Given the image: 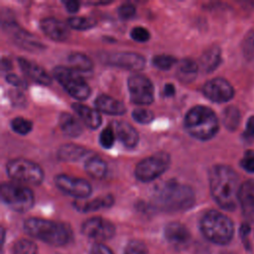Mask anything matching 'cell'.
<instances>
[{
	"label": "cell",
	"instance_id": "cell-31",
	"mask_svg": "<svg viewBox=\"0 0 254 254\" xmlns=\"http://www.w3.org/2000/svg\"><path fill=\"white\" fill-rule=\"evenodd\" d=\"M67 24L74 30L84 31L96 26V21L91 17H71L68 18Z\"/></svg>",
	"mask_w": 254,
	"mask_h": 254
},
{
	"label": "cell",
	"instance_id": "cell-27",
	"mask_svg": "<svg viewBox=\"0 0 254 254\" xmlns=\"http://www.w3.org/2000/svg\"><path fill=\"white\" fill-rule=\"evenodd\" d=\"M86 173L93 179H103L107 172V164L100 157H89L84 164Z\"/></svg>",
	"mask_w": 254,
	"mask_h": 254
},
{
	"label": "cell",
	"instance_id": "cell-5",
	"mask_svg": "<svg viewBox=\"0 0 254 254\" xmlns=\"http://www.w3.org/2000/svg\"><path fill=\"white\" fill-rule=\"evenodd\" d=\"M200 229L208 240L216 244L228 243L234 230L231 219L217 210H209L202 216Z\"/></svg>",
	"mask_w": 254,
	"mask_h": 254
},
{
	"label": "cell",
	"instance_id": "cell-20",
	"mask_svg": "<svg viewBox=\"0 0 254 254\" xmlns=\"http://www.w3.org/2000/svg\"><path fill=\"white\" fill-rule=\"evenodd\" d=\"M239 203L243 213L249 218H254V180L246 181L241 185Z\"/></svg>",
	"mask_w": 254,
	"mask_h": 254
},
{
	"label": "cell",
	"instance_id": "cell-44",
	"mask_svg": "<svg viewBox=\"0 0 254 254\" xmlns=\"http://www.w3.org/2000/svg\"><path fill=\"white\" fill-rule=\"evenodd\" d=\"M65 9L69 12V13H76L79 10V2L74 1V0H69V1H64V2Z\"/></svg>",
	"mask_w": 254,
	"mask_h": 254
},
{
	"label": "cell",
	"instance_id": "cell-23",
	"mask_svg": "<svg viewBox=\"0 0 254 254\" xmlns=\"http://www.w3.org/2000/svg\"><path fill=\"white\" fill-rule=\"evenodd\" d=\"M59 125L62 132L68 137H78L82 133V127L78 120L67 112L61 113L59 117Z\"/></svg>",
	"mask_w": 254,
	"mask_h": 254
},
{
	"label": "cell",
	"instance_id": "cell-37",
	"mask_svg": "<svg viewBox=\"0 0 254 254\" xmlns=\"http://www.w3.org/2000/svg\"><path fill=\"white\" fill-rule=\"evenodd\" d=\"M130 36L131 38L136 41V42H139V43H145V42H148L149 39H150V33L149 31L144 28V27H135L131 30L130 32Z\"/></svg>",
	"mask_w": 254,
	"mask_h": 254
},
{
	"label": "cell",
	"instance_id": "cell-42",
	"mask_svg": "<svg viewBox=\"0 0 254 254\" xmlns=\"http://www.w3.org/2000/svg\"><path fill=\"white\" fill-rule=\"evenodd\" d=\"M90 254H113V253L107 246L101 243H96L92 246Z\"/></svg>",
	"mask_w": 254,
	"mask_h": 254
},
{
	"label": "cell",
	"instance_id": "cell-25",
	"mask_svg": "<svg viewBox=\"0 0 254 254\" xmlns=\"http://www.w3.org/2000/svg\"><path fill=\"white\" fill-rule=\"evenodd\" d=\"M198 71L197 64L191 59H184L178 65L177 68V77L180 81L184 83H189L192 81Z\"/></svg>",
	"mask_w": 254,
	"mask_h": 254
},
{
	"label": "cell",
	"instance_id": "cell-35",
	"mask_svg": "<svg viewBox=\"0 0 254 254\" xmlns=\"http://www.w3.org/2000/svg\"><path fill=\"white\" fill-rule=\"evenodd\" d=\"M115 138H116V134L113 126H107L105 129L101 131L99 135V143L105 149H109L113 146L115 142Z\"/></svg>",
	"mask_w": 254,
	"mask_h": 254
},
{
	"label": "cell",
	"instance_id": "cell-18",
	"mask_svg": "<svg viewBox=\"0 0 254 254\" xmlns=\"http://www.w3.org/2000/svg\"><path fill=\"white\" fill-rule=\"evenodd\" d=\"M165 237L167 240L178 248H183L190 240L189 229L180 222H171L165 228Z\"/></svg>",
	"mask_w": 254,
	"mask_h": 254
},
{
	"label": "cell",
	"instance_id": "cell-11",
	"mask_svg": "<svg viewBox=\"0 0 254 254\" xmlns=\"http://www.w3.org/2000/svg\"><path fill=\"white\" fill-rule=\"evenodd\" d=\"M3 30L17 46L28 52L35 53L46 49V46L35 35L29 33L15 22L7 21L3 23Z\"/></svg>",
	"mask_w": 254,
	"mask_h": 254
},
{
	"label": "cell",
	"instance_id": "cell-14",
	"mask_svg": "<svg viewBox=\"0 0 254 254\" xmlns=\"http://www.w3.org/2000/svg\"><path fill=\"white\" fill-rule=\"evenodd\" d=\"M202 92L206 98L216 103L227 102L232 99L234 89L230 82L222 77H215L204 83Z\"/></svg>",
	"mask_w": 254,
	"mask_h": 254
},
{
	"label": "cell",
	"instance_id": "cell-40",
	"mask_svg": "<svg viewBox=\"0 0 254 254\" xmlns=\"http://www.w3.org/2000/svg\"><path fill=\"white\" fill-rule=\"evenodd\" d=\"M136 13V7L131 3H124L118 7V14L122 19H130Z\"/></svg>",
	"mask_w": 254,
	"mask_h": 254
},
{
	"label": "cell",
	"instance_id": "cell-1",
	"mask_svg": "<svg viewBox=\"0 0 254 254\" xmlns=\"http://www.w3.org/2000/svg\"><path fill=\"white\" fill-rule=\"evenodd\" d=\"M239 178L228 166L216 165L209 171L210 193L223 209L233 210L239 203Z\"/></svg>",
	"mask_w": 254,
	"mask_h": 254
},
{
	"label": "cell",
	"instance_id": "cell-24",
	"mask_svg": "<svg viewBox=\"0 0 254 254\" xmlns=\"http://www.w3.org/2000/svg\"><path fill=\"white\" fill-rule=\"evenodd\" d=\"M88 154V151L82 147L75 144H65L60 147L57 156L59 160L65 162H75L83 158Z\"/></svg>",
	"mask_w": 254,
	"mask_h": 254
},
{
	"label": "cell",
	"instance_id": "cell-22",
	"mask_svg": "<svg viewBox=\"0 0 254 254\" xmlns=\"http://www.w3.org/2000/svg\"><path fill=\"white\" fill-rule=\"evenodd\" d=\"M71 107L90 129H97L101 125V116L97 109H93L81 103H73Z\"/></svg>",
	"mask_w": 254,
	"mask_h": 254
},
{
	"label": "cell",
	"instance_id": "cell-34",
	"mask_svg": "<svg viewBox=\"0 0 254 254\" xmlns=\"http://www.w3.org/2000/svg\"><path fill=\"white\" fill-rule=\"evenodd\" d=\"M152 62L157 68L168 70L177 63V59L170 55H157L153 58Z\"/></svg>",
	"mask_w": 254,
	"mask_h": 254
},
{
	"label": "cell",
	"instance_id": "cell-4",
	"mask_svg": "<svg viewBox=\"0 0 254 254\" xmlns=\"http://www.w3.org/2000/svg\"><path fill=\"white\" fill-rule=\"evenodd\" d=\"M25 231L46 243L61 246L70 239V229L67 225L48 219L31 217L24 222Z\"/></svg>",
	"mask_w": 254,
	"mask_h": 254
},
{
	"label": "cell",
	"instance_id": "cell-9",
	"mask_svg": "<svg viewBox=\"0 0 254 254\" xmlns=\"http://www.w3.org/2000/svg\"><path fill=\"white\" fill-rule=\"evenodd\" d=\"M171 164V157L166 152H158L141 160L135 167V177L138 181L148 183L163 175Z\"/></svg>",
	"mask_w": 254,
	"mask_h": 254
},
{
	"label": "cell",
	"instance_id": "cell-21",
	"mask_svg": "<svg viewBox=\"0 0 254 254\" xmlns=\"http://www.w3.org/2000/svg\"><path fill=\"white\" fill-rule=\"evenodd\" d=\"M94 106L98 111L109 115H122L126 111V107L121 101L105 94H101L96 97L94 100Z\"/></svg>",
	"mask_w": 254,
	"mask_h": 254
},
{
	"label": "cell",
	"instance_id": "cell-32",
	"mask_svg": "<svg viewBox=\"0 0 254 254\" xmlns=\"http://www.w3.org/2000/svg\"><path fill=\"white\" fill-rule=\"evenodd\" d=\"M10 124L13 131L20 135H27L32 131L33 128L32 122L24 117H15L11 120Z\"/></svg>",
	"mask_w": 254,
	"mask_h": 254
},
{
	"label": "cell",
	"instance_id": "cell-8",
	"mask_svg": "<svg viewBox=\"0 0 254 254\" xmlns=\"http://www.w3.org/2000/svg\"><path fill=\"white\" fill-rule=\"evenodd\" d=\"M53 74L65 91L77 100L86 99L91 92L87 82L71 68L58 65L53 69Z\"/></svg>",
	"mask_w": 254,
	"mask_h": 254
},
{
	"label": "cell",
	"instance_id": "cell-15",
	"mask_svg": "<svg viewBox=\"0 0 254 254\" xmlns=\"http://www.w3.org/2000/svg\"><path fill=\"white\" fill-rule=\"evenodd\" d=\"M82 233L94 240L103 241L111 238L115 233L114 225L101 217H91L84 221L81 227Z\"/></svg>",
	"mask_w": 254,
	"mask_h": 254
},
{
	"label": "cell",
	"instance_id": "cell-47",
	"mask_svg": "<svg viewBox=\"0 0 254 254\" xmlns=\"http://www.w3.org/2000/svg\"><path fill=\"white\" fill-rule=\"evenodd\" d=\"M11 68H12V63H11V61L3 57L2 60H1V69H2L3 71H8V70H10Z\"/></svg>",
	"mask_w": 254,
	"mask_h": 254
},
{
	"label": "cell",
	"instance_id": "cell-45",
	"mask_svg": "<svg viewBox=\"0 0 254 254\" xmlns=\"http://www.w3.org/2000/svg\"><path fill=\"white\" fill-rule=\"evenodd\" d=\"M244 136L246 137H254V116H251L247 123H246V128L244 132Z\"/></svg>",
	"mask_w": 254,
	"mask_h": 254
},
{
	"label": "cell",
	"instance_id": "cell-28",
	"mask_svg": "<svg viewBox=\"0 0 254 254\" xmlns=\"http://www.w3.org/2000/svg\"><path fill=\"white\" fill-rule=\"evenodd\" d=\"M114 202V198L111 194H106L103 196H98L92 200H88L84 203H78L77 208L81 211L88 212L94 211L105 207H110Z\"/></svg>",
	"mask_w": 254,
	"mask_h": 254
},
{
	"label": "cell",
	"instance_id": "cell-19",
	"mask_svg": "<svg viewBox=\"0 0 254 254\" xmlns=\"http://www.w3.org/2000/svg\"><path fill=\"white\" fill-rule=\"evenodd\" d=\"M114 131L120 142L127 148H134L139 142V134L137 130L128 122L116 121L114 122Z\"/></svg>",
	"mask_w": 254,
	"mask_h": 254
},
{
	"label": "cell",
	"instance_id": "cell-3",
	"mask_svg": "<svg viewBox=\"0 0 254 254\" xmlns=\"http://www.w3.org/2000/svg\"><path fill=\"white\" fill-rule=\"evenodd\" d=\"M184 126L188 133L201 141L213 138L219 130V122L212 109L203 105L191 107L186 114Z\"/></svg>",
	"mask_w": 254,
	"mask_h": 254
},
{
	"label": "cell",
	"instance_id": "cell-29",
	"mask_svg": "<svg viewBox=\"0 0 254 254\" xmlns=\"http://www.w3.org/2000/svg\"><path fill=\"white\" fill-rule=\"evenodd\" d=\"M68 63L74 69L78 71H89L94 66L92 60L86 55L79 52H73L69 54Z\"/></svg>",
	"mask_w": 254,
	"mask_h": 254
},
{
	"label": "cell",
	"instance_id": "cell-30",
	"mask_svg": "<svg viewBox=\"0 0 254 254\" xmlns=\"http://www.w3.org/2000/svg\"><path fill=\"white\" fill-rule=\"evenodd\" d=\"M240 119L239 110L235 106L227 107L223 112V124L229 130H234L238 126Z\"/></svg>",
	"mask_w": 254,
	"mask_h": 254
},
{
	"label": "cell",
	"instance_id": "cell-38",
	"mask_svg": "<svg viewBox=\"0 0 254 254\" xmlns=\"http://www.w3.org/2000/svg\"><path fill=\"white\" fill-rule=\"evenodd\" d=\"M124 254H148V250L143 242L134 240L126 246Z\"/></svg>",
	"mask_w": 254,
	"mask_h": 254
},
{
	"label": "cell",
	"instance_id": "cell-33",
	"mask_svg": "<svg viewBox=\"0 0 254 254\" xmlns=\"http://www.w3.org/2000/svg\"><path fill=\"white\" fill-rule=\"evenodd\" d=\"M37 245L28 239L17 241L13 247V254H37Z\"/></svg>",
	"mask_w": 254,
	"mask_h": 254
},
{
	"label": "cell",
	"instance_id": "cell-17",
	"mask_svg": "<svg viewBox=\"0 0 254 254\" xmlns=\"http://www.w3.org/2000/svg\"><path fill=\"white\" fill-rule=\"evenodd\" d=\"M18 64L24 74L35 82L43 85H50L52 83L51 75L38 64L25 58H18Z\"/></svg>",
	"mask_w": 254,
	"mask_h": 254
},
{
	"label": "cell",
	"instance_id": "cell-6",
	"mask_svg": "<svg viewBox=\"0 0 254 254\" xmlns=\"http://www.w3.org/2000/svg\"><path fill=\"white\" fill-rule=\"evenodd\" d=\"M0 195L6 205L18 212L31 209L35 202L33 191L19 183H2Z\"/></svg>",
	"mask_w": 254,
	"mask_h": 254
},
{
	"label": "cell",
	"instance_id": "cell-41",
	"mask_svg": "<svg viewBox=\"0 0 254 254\" xmlns=\"http://www.w3.org/2000/svg\"><path fill=\"white\" fill-rule=\"evenodd\" d=\"M6 81L16 87H21V88L27 87V82L23 78H21L20 76L14 74V73H8L6 75Z\"/></svg>",
	"mask_w": 254,
	"mask_h": 254
},
{
	"label": "cell",
	"instance_id": "cell-12",
	"mask_svg": "<svg viewBox=\"0 0 254 254\" xmlns=\"http://www.w3.org/2000/svg\"><path fill=\"white\" fill-rule=\"evenodd\" d=\"M100 60L105 64L129 69L133 71L142 70L145 67L146 60L143 56L133 52H111L103 53Z\"/></svg>",
	"mask_w": 254,
	"mask_h": 254
},
{
	"label": "cell",
	"instance_id": "cell-26",
	"mask_svg": "<svg viewBox=\"0 0 254 254\" xmlns=\"http://www.w3.org/2000/svg\"><path fill=\"white\" fill-rule=\"evenodd\" d=\"M221 63V51L218 47L206 50L200 57L199 64L205 72L213 71Z\"/></svg>",
	"mask_w": 254,
	"mask_h": 254
},
{
	"label": "cell",
	"instance_id": "cell-46",
	"mask_svg": "<svg viewBox=\"0 0 254 254\" xmlns=\"http://www.w3.org/2000/svg\"><path fill=\"white\" fill-rule=\"evenodd\" d=\"M175 93H176V88H175L174 84H172V83L165 84L164 95H166V96H173Z\"/></svg>",
	"mask_w": 254,
	"mask_h": 254
},
{
	"label": "cell",
	"instance_id": "cell-36",
	"mask_svg": "<svg viewBox=\"0 0 254 254\" xmlns=\"http://www.w3.org/2000/svg\"><path fill=\"white\" fill-rule=\"evenodd\" d=\"M132 117L138 123L148 124V123H151L154 120L155 116H154V113L151 110H149V109L137 108V109L133 110Z\"/></svg>",
	"mask_w": 254,
	"mask_h": 254
},
{
	"label": "cell",
	"instance_id": "cell-10",
	"mask_svg": "<svg viewBox=\"0 0 254 254\" xmlns=\"http://www.w3.org/2000/svg\"><path fill=\"white\" fill-rule=\"evenodd\" d=\"M127 84L130 100L134 104L149 105L154 101V86L147 76L134 73L129 76Z\"/></svg>",
	"mask_w": 254,
	"mask_h": 254
},
{
	"label": "cell",
	"instance_id": "cell-39",
	"mask_svg": "<svg viewBox=\"0 0 254 254\" xmlns=\"http://www.w3.org/2000/svg\"><path fill=\"white\" fill-rule=\"evenodd\" d=\"M241 167L248 173H254V152L248 150L240 161Z\"/></svg>",
	"mask_w": 254,
	"mask_h": 254
},
{
	"label": "cell",
	"instance_id": "cell-16",
	"mask_svg": "<svg viewBox=\"0 0 254 254\" xmlns=\"http://www.w3.org/2000/svg\"><path fill=\"white\" fill-rule=\"evenodd\" d=\"M40 27L44 34L53 41L64 42L69 37V29L67 25L54 17L42 19Z\"/></svg>",
	"mask_w": 254,
	"mask_h": 254
},
{
	"label": "cell",
	"instance_id": "cell-7",
	"mask_svg": "<svg viewBox=\"0 0 254 254\" xmlns=\"http://www.w3.org/2000/svg\"><path fill=\"white\" fill-rule=\"evenodd\" d=\"M7 175L19 184L40 185L44 180L43 169L27 159L17 158L10 160L6 164Z\"/></svg>",
	"mask_w": 254,
	"mask_h": 254
},
{
	"label": "cell",
	"instance_id": "cell-2",
	"mask_svg": "<svg viewBox=\"0 0 254 254\" xmlns=\"http://www.w3.org/2000/svg\"><path fill=\"white\" fill-rule=\"evenodd\" d=\"M192 189L175 180H169L159 186L153 193V203L164 211L186 210L194 203Z\"/></svg>",
	"mask_w": 254,
	"mask_h": 254
},
{
	"label": "cell",
	"instance_id": "cell-13",
	"mask_svg": "<svg viewBox=\"0 0 254 254\" xmlns=\"http://www.w3.org/2000/svg\"><path fill=\"white\" fill-rule=\"evenodd\" d=\"M55 184L62 191L76 198H85L92 192V187L86 180L65 174L58 175L55 178Z\"/></svg>",
	"mask_w": 254,
	"mask_h": 254
},
{
	"label": "cell",
	"instance_id": "cell-43",
	"mask_svg": "<svg viewBox=\"0 0 254 254\" xmlns=\"http://www.w3.org/2000/svg\"><path fill=\"white\" fill-rule=\"evenodd\" d=\"M244 51L248 56H252L254 54V32L250 33L248 39H246Z\"/></svg>",
	"mask_w": 254,
	"mask_h": 254
}]
</instances>
